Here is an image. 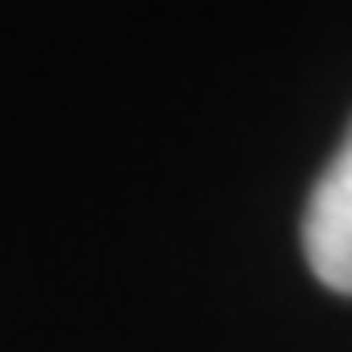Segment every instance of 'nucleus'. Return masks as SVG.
I'll return each instance as SVG.
<instances>
[{"instance_id": "f257e3e1", "label": "nucleus", "mask_w": 352, "mask_h": 352, "mask_svg": "<svg viewBox=\"0 0 352 352\" xmlns=\"http://www.w3.org/2000/svg\"><path fill=\"white\" fill-rule=\"evenodd\" d=\"M302 256L325 288L352 298V129L307 197Z\"/></svg>"}]
</instances>
